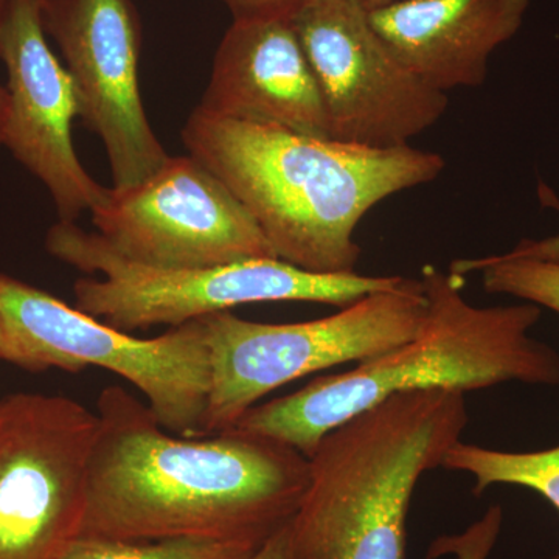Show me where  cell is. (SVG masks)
Listing matches in <instances>:
<instances>
[{
	"instance_id": "5",
	"label": "cell",
	"mask_w": 559,
	"mask_h": 559,
	"mask_svg": "<svg viewBox=\"0 0 559 559\" xmlns=\"http://www.w3.org/2000/svg\"><path fill=\"white\" fill-rule=\"evenodd\" d=\"M46 249L84 274H100V278L76 280L75 307L127 333L156 325L179 326L266 301H307L340 310L371 293L392 288L401 280V275L359 272L314 274L278 259L164 270L127 260L100 235L66 221L47 231Z\"/></svg>"
},
{
	"instance_id": "1",
	"label": "cell",
	"mask_w": 559,
	"mask_h": 559,
	"mask_svg": "<svg viewBox=\"0 0 559 559\" xmlns=\"http://www.w3.org/2000/svg\"><path fill=\"white\" fill-rule=\"evenodd\" d=\"M97 415L80 536L266 543L299 509L310 462L286 444L237 428L178 436L120 385Z\"/></svg>"
},
{
	"instance_id": "20",
	"label": "cell",
	"mask_w": 559,
	"mask_h": 559,
	"mask_svg": "<svg viewBox=\"0 0 559 559\" xmlns=\"http://www.w3.org/2000/svg\"><path fill=\"white\" fill-rule=\"evenodd\" d=\"M510 257L520 259H535L544 261H557L559 263V235L547 237L543 240H522L520 245L510 250Z\"/></svg>"
},
{
	"instance_id": "18",
	"label": "cell",
	"mask_w": 559,
	"mask_h": 559,
	"mask_svg": "<svg viewBox=\"0 0 559 559\" xmlns=\"http://www.w3.org/2000/svg\"><path fill=\"white\" fill-rule=\"evenodd\" d=\"M502 525V507L491 506L487 513L471 524L465 532L433 539L428 550V559H439L447 555L454 559H489L498 544Z\"/></svg>"
},
{
	"instance_id": "11",
	"label": "cell",
	"mask_w": 559,
	"mask_h": 559,
	"mask_svg": "<svg viewBox=\"0 0 559 559\" xmlns=\"http://www.w3.org/2000/svg\"><path fill=\"white\" fill-rule=\"evenodd\" d=\"M43 20L75 86L80 119L105 145L112 189L138 186L170 156L140 95L142 25L134 2L46 0Z\"/></svg>"
},
{
	"instance_id": "10",
	"label": "cell",
	"mask_w": 559,
	"mask_h": 559,
	"mask_svg": "<svg viewBox=\"0 0 559 559\" xmlns=\"http://www.w3.org/2000/svg\"><path fill=\"white\" fill-rule=\"evenodd\" d=\"M91 215L110 248L145 266L191 270L277 259L234 191L191 154L168 157L131 189L110 187Z\"/></svg>"
},
{
	"instance_id": "12",
	"label": "cell",
	"mask_w": 559,
	"mask_h": 559,
	"mask_svg": "<svg viewBox=\"0 0 559 559\" xmlns=\"http://www.w3.org/2000/svg\"><path fill=\"white\" fill-rule=\"evenodd\" d=\"M46 0H7L0 21V61L7 69V108L0 145L49 190L60 221L75 223L109 189L81 165L73 145L79 97L44 28Z\"/></svg>"
},
{
	"instance_id": "14",
	"label": "cell",
	"mask_w": 559,
	"mask_h": 559,
	"mask_svg": "<svg viewBox=\"0 0 559 559\" xmlns=\"http://www.w3.org/2000/svg\"><path fill=\"white\" fill-rule=\"evenodd\" d=\"M530 0H404L369 11L389 49L444 94L479 87L491 55L524 25Z\"/></svg>"
},
{
	"instance_id": "19",
	"label": "cell",
	"mask_w": 559,
	"mask_h": 559,
	"mask_svg": "<svg viewBox=\"0 0 559 559\" xmlns=\"http://www.w3.org/2000/svg\"><path fill=\"white\" fill-rule=\"evenodd\" d=\"M234 20L290 17L308 0H223Z\"/></svg>"
},
{
	"instance_id": "4",
	"label": "cell",
	"mask_w": 559,
	"mask_h": 559,
	"mask_svg": "<svg viewBox=\"0 0 559 559\" xmlns=\"http://www.w3.org/2000/svg\"><path fill=\"white\" fill-rule=\"evenodd\" d=\"M465 393H396L331 429L289 521L294 559H406L419 479L443 468L468 426Z\"/></svg>"
},
{
	"instance_id": "13",
	"label": "cell",
	"mask_w": 559,
	"mask_h": 559,
	"mask_svg": "<svg viewBox=\"0 0 559 559\" xmlns=\"http://www.w3.org/2000/svg\"><path fill=\"white\" fill-rule=\"evenodd\" d=\"M198 108L223 119L331 138L318 79L290 17L234 20Z\"/></svg>"
},
{
	"instance_id": "7",
	"label": "cell",
	"mask_w": 559,
	"mask_h": 559,
	"mask_svg": "<svg viewBox=\"0 0 559 559\" xmlns=\"http://www.w3.org/2000/svg\"><path fill=\"white\" fill-rule=\"evenodd\" d=\"M426 312L421 280L401 277L392 288L307 322H253L231 311L207 316L204 436L235 428L246 412L289 382L399 347L418 333Z\"/></svg>"
},
{
	"instance_id": "23",
	"label": "cell",
	"mask_w": 559,
	"mask_h": 559,
	"mask_svg": "<svg viewBox=\"0 0 559 559\" xmlns=\"http://www.w3.org/2000/svg\"><path fill=\"white\" fill-rule=\"evenodd\" d=\"M364 9L369 11L382 9V7L393 5V3L404 2V0H358Z\"/></svg>"
},
{
	"instance_id": "15",
	"label": "cell",
	"mask_w": 559,
	"mask_h": 559,
	"mask_svg": "<svg viewBox=\"0 0 559 559\" xmlns=\"http://www.w3.org/2000/svg\"><path fill=\"white\" fill-rule=\"evenodd\" d=\"M443 468L473 476L476 496L492 485H514L538 492L559 511V444L543 451L509 452L460 440L444 457Z\"/></svg>"
},
{
	"instance_id": "8",
	"label": "cell",
	"mask_w": 559,
	"mask_h": 559,
	"mask_svg": "<svg viewBox=\"0 0 559 559\" xmlns=\"http://www.w3.org/2000/svg\"><path fill=\"white\" fill-rule=\"evenodd\" d=\"M97 430L69 396L0 400V559H61L79 538Z\"/></svg>"
},
{
	"instance_id": "17",
	"label": "cell",
	"mask_w": 559,
	"mask_h": 559,
	"mask_svg": "<svg viewBox=\"0 0 559 559\" xmlns=\"http://www.w3.org/2000/svg\"><path fill=\"white\" fill-rule=\"evenodd\" d=\"M450 271L466 278L479 274L481 288L489 294H506L559 316V263L502 255L455 260Z\"/></svg>"
},
{
	"instance_id": "22",
	"label": "cell",
	"mask_w": 559,
	"mask_h": 559,
	"mask_svg": "<svg viewBox=\"0 0 559 559\" xmlns=\"http://www.w3.org/2000/svg\"><path fill=\"white\" fill-rule=\"evenodd\" d=\"M7 0H0V21H2L3 9H5ZM7 108V91L5 86L0 83V140H2L3 121H5Z\"/></svg>"
},
{
	"instance_id": "2",
	"label": "cell",
	"mask_w": 559,
	"mask_h": 559,
	"mask_svg": "<svg viewBox=\"0 0 559 559\" xmlns=\"http://www.w3.org/2000/svg\"><path fill=\"white\" fill-rule=\"evenodd\" d=\"M182 142L241 201L278 260L314 274L356 272V229L380 202L426 186L447 162L432 151L377 150L223 119L197 108Z\"/></svg>"
},
{
	"instance_id": "16",
	"label": "cell",
	"mask_w": 559,
	"mask_h": 559,
	"mask_svg": "<svg viewBox=\"0 0 559 559\" xmlns=\"http://www.w3.org/2000/svg\"><path fill=\"white\" fill-rule=\"evenodd\" d=\"M263 546L248 539L120 540L79 536L61 559H250Z\"/></svg>"
},
{
	"instance_id": "21",
	"label": "cell",
	"mask_w": 559,
	"mask_h": 559,
	"mask_svg": "<svg viewBox=\"0 0 559 559\" xmlns=\"http://www.w3.org/2000/svg\"><path fill=\"white\" fill-rule=\"evenodd\" d=\"M250 559H294L290 549L289 522L277 530Z\"/></svg>"
},
{
	"instance_id": "6",
	"label": "cell",
	"mask_w": 559,
	"mask_h": 559,
	"mask_svg": "<svg viewBox=\"0 0 559 559\" xmlns=\"http://www.w3.org/2000/svg\"><path fill=\"white\" fill-rule=\"evenodd\" d=\"M0 360L33 373L108 370L140 390L162 428L204 437L210 393L204 319L140 340L0 272Z\"/></svg>"
},
{
	"instance_id": "9",
	"label": "cell",
	"mask_w": 559,
	"mask_h": 559,
	"mask_svg": "<svg viewBox=\"0 0 559 559\" xmlns=\"http://www.w3.org/2000/svg\"><path fill=\"white\" fill-rule=\"evenodd\" d=\"M290 21L318 79L331 138L400 148L447 112L448 94L389 49L358 0H308Z\"/></svg>"
},
{
	"instance_id": "3",
	"label": "cell",
	"mask_w": 559,
	"mask_h": 559,
	"mask_svg": "<svg viewBox=\"0 0 559 559\" xmlns=\"http://www.w3.org/2000/svg\"><path fill=\"white\" fill-rule=\"evenodd\" d=\"M428 312L412 340L344 373L316 378L289 395L257 404L235 428L266 437L310 457L331 429L396 393L447 389L473 392L522 382L558 388L559 353L530 336L543 308L476 307L466 278L423 267Z\"/></svg>"
}]
</instances>
